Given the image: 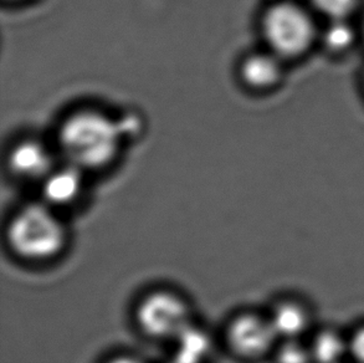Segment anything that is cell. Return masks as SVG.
<instances>
[{"label":"cell","mask_w":364,"mask_h":363,"mask_svg":"<svg viewBox=\"0 0 364 363\" xmlns=\"http://www.w3.org/2000/svg\"><path fill=\"white\" fill-rule=\"evenodd\" d=\"M111 363H142L138 359H133V357H119V359H114Z\"/></svg>","instance_id":"16"},{"label":"cell","mask_w":364,"mask_h":363,"mask_svg":"<svg viewBox=\"0 0 364 363\" xmlns=\"http://www.w3.org/2000/svg\"><path fill=\"white\" fill-rule=\"evenodd\" d=\"M310 354L295 341H287L277 354L279 363H309Z\"/></svg>","instance_id":"14"},{"label":"cell","mask_w":364,"mask_h":363,"mask_svg":"<svg viewBox=\"0 0 364 363\" xmlns=\"http://www.w3.org/2000/svg\"><path fill=\"white\" fill-rule=\"evenodd\" d=\"M346 346L340 335L326 331L316 337L312 346V356L318 363L340 362L345 354Z\"/></svg>","instance_id":"11"},{"label":"cell","mask_w":364,"mask_h":363,"mask_svg":"<svg viewBox=\"0 0 364 363\" xmlns=\"http://www.w3.org/2000/svg\"><path fill=\"white\" fill-rule=\"evenodd\" d=\"M363 35H364V28H363Z\"/></svg>","instance_id":"18"},{"label":"cell","mask_w":364,"mask_h":363,"mask_svg":"<svg viewBox=\"0 0 364 363\" xmlns=\"http://www.w3.org/2000/svg\"><path fill=\"white\" fill-rule=\"evenodd\" d=\"M119 123L97 111L71 115L60 130V144L75 167L101 168L116 157L121 142Z\"/></svg>","instance_id":"1"},{"label":"cell","mask_w":364,"mask_h":363,"mask_svg":"<svg viewBox=\"0 0 364 363\" xmlns=\"http://www.w3.org/2000/svg\"><path fill=\"white\" fill-rule=\"evenodd\" d=\"M240 74L244 83L251 89H269L280 80L281 59L271 51L256 53L242 61Z\"/></svg>","instance_id":"7"},{"label":"cell","mask_w":364,"mask_h":363,"mask_svg":"<svg viewBox=\"0 0 364 363\" xmlns=\"http://www.w3.org/2000/svg\"><path fill=\"white\" fill-rule=\"evenodd\" d=\"M355 34L353 28L348 24L347 19L330 20L323 34L322 41L326 48L333 53H342L355 43Z\"/></svg>","instance_id":"12"},{"label":"cell","mask_w":364,"mask_h":363,"mask_svg":"<svg viewBox=\"0 0 364 363\" xmlns=\"http://www.w3.org/2000/svg\"><path fill=\"white\" fill-rule=\"evenodd\" d=\"M143 331L157 339H178L189 324V310L184 301L169 293H154L143 300L137 312Z\"/></svg>","instance_id":"4"},{"label":"cell","mask_w":364,"mask_h":363,"mask_svg":"<svg viewBox=\"0 0 364 363\" xmlns=\"http://www.w3.org/2000/svg\"><path fill=\"white\" fill-rule=\"evenodd\" d=\"M270 321L277 336L292 340L304 332L307 316L299 305L282 304L274 311Z\"/></svg>","instance_id":"9"},{"label":"cell","mask_w":364,"mask_h":363,"mask_svg":"<svg viewBox=\"0 0 364 363\" xmlns=\"http://www.w3.org/2000/svg\"><path fill=\"white\" fill-rule=\"evenodd\" d=\"M262 33L271 53L280 59L296 58L310 49L315 40L314 20L294 3H277L262 18Z\"/></svg>","instance_id":"3"},{"label":"cell","mask_w":364,"mask_h":363,"mask_svg":"<svg viewBox=\"0 0 364 363\" xmlns=\"http://www.w3.org/2000/svg\"><path fill=\"white\" fill-rule=\"evenodd\" d=\"M79 169L74 166L49 174L45 181L44 194L50 203L68 204L79 196L81 188Z\"/></svg>","instance_id":"8"},{"label":"cell","mask_w":364,"mask_h":363,"mask_svg":"<svg viewBox=\"0 0 364 363\" xmlns=\"http://www.w3.org/2000/svg\"><path fill=\"white\" fill-rule=\"evenodd\" d=\"M179 349L174 359L183 363H200L205 359L210 344L202 331L189 326L179 337Z\"/></svg>","instance_id":"10"},{"label":"cell","mask_w":364,"mask_h":363,"mask_svg":"<svg viewBox=\"0 0 364 363\" xmlns=\"http://www.w3.org/2000/svg\"><path fill=\"white\" fill-rule=\"evenodd\" d=\"M350 351L357 361L364 363V329L355 332L350 341Z\"/></svg>","instance_id":"15"},{"label":"cell","mask_w":364,"mask_h":363,"mask_svg":"<svg viewBox=\"0 0 364 363\" xmlns=\"http://www.w3.org/2000/svg\"><path fill=\"white\" fill-rule=\"evenodd\" d=\"M8 238L11 248L19 256L43 261L59 254L66 241V233L59 219L51 211L31 204L14 216Z\"/></svg>","instance_id":"2"},{"label":"cell","mask_w":364,"mask_h":363,"mask_svg":"<svg viewBox=\"0 0 364 363\" xmlns=\"http://www.w3.org/2000/svg\"><path fill=\"white\" fill-rule=\"evenodd\" d=\"M9 167L21 178L44 177L51 171V156L41 143L26 141L10 153Z\"/></svg>","instance_id":"6"},{"label":"cell","mask_w":364,"mask_h":363,"mask_svg":"<svg viewBox=\"0 0 364 363\" xmlns=\"http://www.w3.org/2000/svg\"><path fill=\"white\" fill-rule=\"evenodd\" d=\"M172 363H183V362H181V361H178V359H173Z\"/></svg>","instance_id":"17"},{"label":"cell","mask_w":364,"mask_h":363,"mask_svg":"<svg viewBox=\"0 0 364 363\" xmlns=\"http://www.w3.org/2000/svg\"><path fill=\"white\" fill-rule=\"evenodd\" d=\"M277 337L270 320L256 315H242L232 321L229 329V342L237 354L257 357L271 349Z\"/></svg>","instance_id":"5"},{"label":"cell","mask_w":364,"mask_h":363,"mask_svg":"<svg viewBox=\"0 0 364 363\" xmlns=\"http://www.w3.org/2000/svg\"><path fill=\"white\" fill-rule=\"evenodd\" d=\"M320 14L330 20L347 19L355 10L357 0H309Z\"/></svg>","instance_id":"13"}]
</instances>
